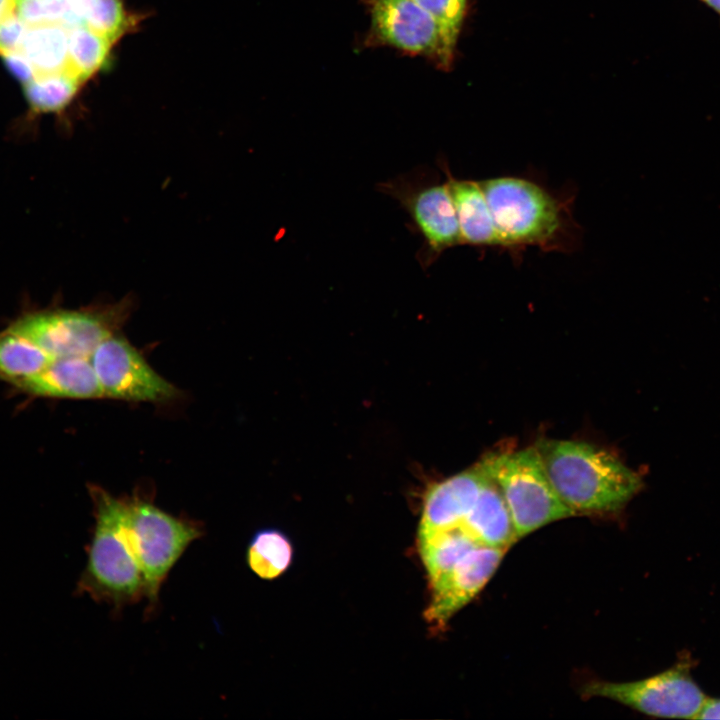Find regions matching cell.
<instances>
[{
    "instance_id": "cell-1",
    "label": "cell",
    "mask_w": 720,
    "mask_h": 720,
    "mask_svg": "<svg viewBox=\"0 0 720 720\" xmlns=\"http://www.w3.org/2000/svg\"><path fill=\"white\" fill-rule=\"evenodd\" d=\"M504 245L519 256L527 247L571 252L581 238L572 214L574 195L555 192L527 176H498L479 181Z\"/></svg>"
},
{
    "instance_id": "cell-2",
    "label": "cell",
    "mask_w": 720,
    "mask_h": 720,
    "mask_svg": "<svg viewBox=\"0 0 720 720\" xmlns=\"http://www.w3.org/2000/svg\"><path fill=\"white\" fill-rule=\"evenodd\" d=\"M534 446L556 494L575 515L618 512L643 487L638 472L593 444L541 439Z\"/></svg>"
},
{
    "instance_id": "cell-3",
    "label": "cell",
    "mask_w": 720,
    "mask_h": 720,
    "mask_svg": "<svg viewBox=\"0 0 720 720\" xmlns=\"http://www.w3.org/2000/svg\"><path fill=\"white\" fill-rule=\"evenodd\" d=\"M89 492L95 523L75 593L106 603L117 616L145 597L144 575L127 528L125 497L99 486H90Z\"/></svg>"
},
{
    "instance_id": "cell-4",
    "label": "cell",
    "mask_w": 720,
    "mask_h": 720,
    "mask_svg": "<svg viewBox=\"0 0 720 720\" xmlns=\"http://www.w3.org/2000/svg\"><path fill=\"white\" fill-rule=\"evenodd\" d=\"M125 498L127 528L145 580V617H150L170 571L192 542L204 536L205 527L200 521L174 516L143 496Z\"/></svg>"
},
{
    "instance_id": "cell-5",
    "label": "cell",
    "mask_w": 720,
    "mask_h": 720,
    "mask_svg": "<svg viewBox=\"0 0 720 720\" xmlns=\"http://www.w3.org/2000/svg\"><path fill=\"white\" fill-rule=\"evenodd\" d=\"M480 463L502 493L517 539L575 515L556 494L535 446L489 455Z\"/></svg>"
},
{
    "instance_id": "cell-6",
    "label": "cell",
    "mask_w": 720,
    "mask_h": 720,
    "mask_svg": "<svg viewBox=\"0 0 720 720\" xmlns=\"http://www.w3.org/2000/svg\"><path fill=\"white\" fill-rule=\"evenodd\" d=\"M131 306L126 298L93 309L34 313L8 329L33 342L52 359L90 357L102 341L119 333Z\"/></svg>"
},
{
    "instance_id": "cell-7",
    "label": "cell",
    "mask_w": 720,
    "mask_h": 720,
    "mask_svg": "<svg viewBox=\"0 0 720 720\" xmlns=\"http://www.w3.org/2000/svg\"><path fill=\"white\" fill-rule=\"evenodd\" d=\"M377 190L395 199L407 212L410 224L423 240L417 258L424 268L444 251L462 245L446 180L440 183L426 173L414 172L379 183Z\"/></svg>"
},
{
    "instance_id": "cell-8",
    "label": "cell",
    "mask_w": 720,
    "mask_h": 720,
    "mask_svg": "<svg viewBox=\"0 0 720 720\" xmlns=\"http://www.w3.org/2000/svg\"><path fill=\"white\" fill-rule=\"evenodd\" d=\"M695 661L689 654L653 676L629 682L591 681L584 694L615 701L660 718H694L706 696L694 680Z\"/></svg>"
},
{
    "instance_id": "cell-9",
    "label": "cell",
    "mask_w": 720,
    "mask_h": 720,
    "mask_svg": "<svg viewBox=\"0 0 720 720\" xmlns=\"http://www.w3.org/2000/svg\"><path fill=\"white\" fill-rule=\"evenodd\" d=\"M367 3L370 28L366 46L392 47L422 56L441 70L451 68L455 49L436 20L415 0H367Z\"/></svg>"
},
{
    "instance_id": "cell-10",
    "label": "cell",
    "mask_w": 720,
    "mask_h": 720,
    "mask_svg": "<svg viewBox=\"0 0 720 720\" xmlns=\"http://www.w3.org/2000/svg\"><path fill=\"white\" fill-rule=\"evenodd\" d=\"M90 360L104 397L134 402H167L178 395L177 388L159 375L119 333L102 341Z\"/></svg>"
},
{
    "instance_id": "cell-11",
    "label": "cell",
    "mask_w": 720,
    "mask_h": 720,
    "mask_svg": "<svg viewBox=\"0 0 720 720\" xmlns=\"http://www.w3.org/2000/svg\"><path fill=\"white\" fill-rule=\"evenodd\" d=\"M507 550L478 546L450 571L430 584L431 599L424 618L441 628L464 608L488 583Z\"/></svg>"
},
{
    "instance_id": "cell-12",
    "label": "cell",
    "mask_w": 720,
    "mask_h": 720,
    "mask_svg": "<svg viewBox=\"0 0 720 720\" xmlns=\"http://www.w3.org/2000/svg\"><path fill=\"white\" fill-rule=\"evenodd\" d=\"M488 478L481 463L431 484L424 495L418 539L459 525Z\"/></svg>"
},
{
    "instance_id": "cell-13",
    "label": "cell",
    "mask_w": 720,
    "mask_h": 720,
    "mask_svg": "<svg viewBox=\"0 0 720 720\" xmlns=\"http://www.w3.org/2000/svg\"><path fill=\"white\" fill-rule=\"evenodd\" d=\"M440 168L454 203L462 245L504 250L480 182L455 178L444 160Z\"/></svg>"
},
{
    "instance_id": "cell-14",
    "label": "cell",
    "mask_w": 720,
    "mask_h": 720,
    "mask_svg": "<svg viewBox=\"0 0 720 720\" xmlns=\"http://www.w3.org/2000/svg\"><path fill=\"white\" fill-rule=\"evenodd\" d=\"M23 392L53 398L95 399L103 392L90 357L52 359L40 373L14 384Z\"/></svg>"
},
{
    "instance_id": "cell-15",
    "label": "cell",
    "mask_w": 720,
    "mask_h": 720,
    "mask_svg": "<svg viewBox=\"0 0 720 720\" xmlns=\"http://www.w3.org/2000/svg\"><path fill=\"white\" fill-rule=\"evenodd\" d=\"M459 525L480 546L508 550L518 540L508 506L489 475L478 498Z\"/></svg>"
},
{
    "instance_id": "cell-16",
    "label": "cell",
    "mask_w": 720,
    "mask_h": 720,
    "mask_svg": "<svg viewBox=\"0 0 720 720\" xmlns=\"http://www.w3.org/2000/svg\"><path fill=\"white\" fill-rule=\"evenodd\" d=\"M478 546L480 545L460 525L418 539L419 553L429 584L450 571Z\"/></svg>"
},
{
    "instance_id": "cell-17",
    "label": "cell",
    "mask_w": 720,
    "mask_h": 720,
    "mask_svg": "<svg viewBox=\"0 0 720 720\" xmlns=\"http://www.w3.org/2000/svg\"><path fill=\"white\" fill-rule=\"evenodd\" d=\"M20 51L34 66L37 75L66 70L68 29L60 23L29 26Z\"/></svg>"
},
{
    "instance_id": "cell-18",
    "label": "cell",
    "mask_w": 720,
    "mask_h": 720,
    "mask_svg": "<svg viewBox=\"0 0 720 720\" xmlns=\"http://www.w3.org/2000/svg\"><path fill=\"white\" fill-rule=\"evenodd\" d=\"M292 559L293 546L290 539L275 528L257 531L246 551L248 567L264 580H274L281 576L290 567Z\"/></svg>"
},
{
    "instance_id": "cell-19",
    "label": "cell",
    "mask_w": 720,
    "mask_h": 720,
    "mask_svg": "<svg viewBox=\"0 0 720 720\" xmlns=\"http://www.w3.org/2000/svg\"><path fill=\"white\" fill-rule=\"evenodd\" d=\"M52 358L9 329L0 334V378L14 385L43 371Z\"/></svg>"
},
{
    "instance_id": "cell-20",
    "label": "cell",
    "mask_w": 720,
    "mask_h": 720,
    "mask_svg": "<svg viewBox=\"0 0 720 720\" xmlns=\"http://www.w3.org/2000/svg\"><path fill=\"white\" fill-rule=\"evenodd\" d=\"M112 41L85 26L68 30V54L66 70L81 82L102 67L108 57Z\"/></svg>"
},
{
    "instance_id": "cell-21",
    "label": "cell",
    "mask_w": 720,
    "mask_h": 720,
    "mask_svg": "<svg viewBox=\"0 0 720 720\" xmlns=\"http://www.w3.org/2000/svg\"><path fill=\"white\" fill-rule=\"evenodd\" d=\"M81 81L67 70L37 75L24 85L26 99L37 112H56L74 97Z\"/></svg>"
},
{
    "instance_id": "cell-22",
    "label": "cell",
    "mask_w": 720,
    "mask_h": 720,
    "mask_svg": "<svg viewBox=\"0 0 720 720\" xmlns=\"http://www.w3.org/2000/svg\"><path fill=\"white\" fill-rule=\"evenodd\" d=\"M74 13L80 25L111 41L125 31L128 23L120 0H75Z\"/></svg>"
},
{
    "instance_id": "cell-23",
    "label": "cell",
    "mask_w": 720,
    "mask_h": 720,
    "mask_svg": "<svg viewBox=\"0 0 720 720\" xmlns=\"http://www.w3.org/2000/svg\"><path fill=\"white\" fill-rule=\"evenodd\" d=\"M16 10L28 26L60 23L68 30L77 26L72 0H17Z\"/></svg>"
},
{
    "instance_id": "cell-24",
    "label": "cell",
    "mask_w": 720,
    "mask_h": 720,
    "mask_svg": "<svg viewBox=\"0 0 720 720\" xmlns=\"http://www.w3.org/2000/svg\"><path fill=\"white\" fill-rule=\"evenodd\" d=\"M438 23L449 45L456 49L467 10V0H415Z\"/></svg>"
},
{
    "instance_id": "cell-25",
    "label": "cell",
    "mask_w": 720,
    "mask_h": 720,
    "mask_svg": "<svg viewBox=\"0 0 720 720\" xmlns=\"http://www.w3.org/2000/svg\"><path fill=\"white\" fill-rule=\"evenodd\" d=\"M28 28L17 10L4 17L0 21V55L20 50Z\"/></svg>"
},
{
    "instance_id": "cell-26",
    "label": "cell",
    "mask_w": 720,
    "mask_h": 720,
    "mask_svg": "<svg viewBox=\"0 0 720 720\" xmlns=\"http://www.w3.org/2000/svg\"><path fill=\"white\" fill-rule=\"evenodd\" d=\"M9 71L24 85L37 76L29 59L20 51H11L1 55Z\"/></svg>"
},
{
    "instance_id": "cell-27",
    "label": "cell",
    "mask_w": 720,
    "mask_h": 720,
    "mask_svg": "<svg viewBox=\"0 0 720 720\" xmlns=\"http://www.w3.org/2000/svg\"><path fill=\"white\" fill-rule=\"evenodd\" d=\"M696 719H720V698H705Z\"/></svg>"
},
{
    "instance_id": "cell-28",
    "label": "cell",
    "mask_w": 720,
    "mask_h": 720,
    "mask_svg": "<svg viewBox=\"0 0 720 720\" xmlns=\"http://www.w3.org/2000/svg\"><path fill=\"white\" fill-rule=\"evenodd\" d=\"M17 0H0V21L16 10Z\"/></svg>"
},
{
    "instance_id": "cell-29",
    "label": "cell",
    "mask_w": 720,
    "mask_h": 720,
    "mask_svg": "<svg viewBox=\"0 0 720 720\" xmlns=\"http://www.w3.org/2000/svg\"><path fill=\"white\" fill-rule=\"evenodd\" d=\"M700 3H702L705 7L710 9L714 12V14L719 18L720 22V0H698Z\"/></svg>"
}]
</instances>
